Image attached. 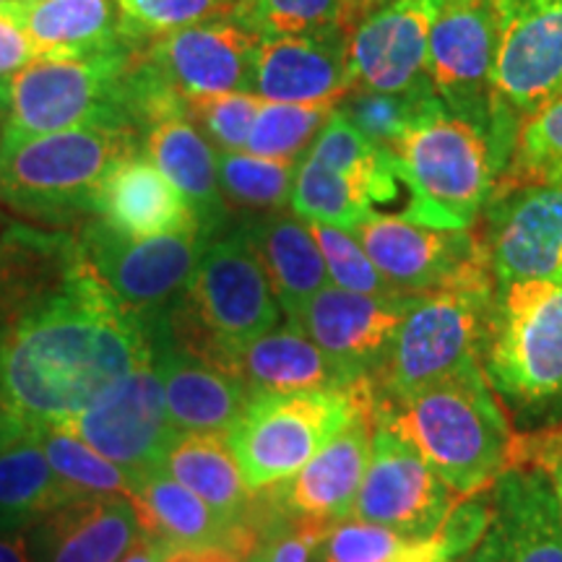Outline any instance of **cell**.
Masks as SVG:
<instances>
[{
  "instance_id": "obj_43",
  "label": "cell",
  "mask_w": 562,
  "mask_h": 562,
  "mask_svg": "<svg viewBox=\"0 0 562 562\" xmlns=\"http://www.w3.org/2000/svg\"><path fill=\"white\" fill-rule=\"evenodd\" d=\"M311 229L323 252L328 279H331L334 286L357 294H372V297H398V292L393 290L383 273L375 269V263L370 261V256L355 237V232L328 227V224H311ZM404 297H412V294H404Z\"/></svg>"
},
{
  "instance_id": "obj_23",
  "label": "cell",
  "mask_w": 562,
  "mask_h": 562,
  "mask_svg": "<svg viewBox=\"0 0 562 562\" xmlns=\"http://www.w3.org/2000/svg\"><path fill=\"white\" fill-rule=\"evenodd\" d=\"M372 435L375 417L360 412L297 474L273 484V508L313 521H347L368 472Z\"/></svg>"
},
{
  "instance_id": "obj_47",
  "label": "cell",
  "mask_w": 562,
  "mask_h": 562,
  "mask_svg": "<svg viewBox=\"0 0 562 562\" xmlns=\"http://www.w3.org/2000/svg\"><path fill=\"white\" fill-rule=\"evenodd\" d=\"M492 521V501L487 490L476 492V495L461 497L459 503H453V508L448 510L446 521H442L438 539L446 550L448 562L456 558H463L482 542V537L487 533Z\"/></svg>"
},
{
  "instance_id": "obj_11",
  "label": "cell",
  "mask_w": 562,
  "mask_h": 562,
  "mask_svg": "<svg viewBox=\"0 0 562 562\" xmlns=\"http://www.w3.org/2000/svg\"><path fill=\"white\" fill-rule=\"evenodd\" d=\"M76 237L110 292L149 326L178 305L209 243L199 229L128 237L100 220L83 222Z\"/></svg>"
},
{
  "instance_id": "obj_20",
  "label": "cell",
  "mask_w": 562,
  "mask_h": 562,
  "mask_svg": "<svg viewBox=\"0 0 562 562\" xmlns=\"http://www.w3.org/2000/svg\"><path fill=\"white\" fill-rule=\"evenodd\" d=\"M83 258L76 232L5 224L0 232V349L63 290Z\"/></svg>"
},
{
  "instance_id": "obj_6",
  "label": "cell",
  "mask_w": 562,
  "mask_h": 562,
  "mask_svg": "<svg viewBox=\"0 0 562 562\" xmlns=\"http://www.w3.org/2000/svg\"><path fill=\"white\" fill-rule=\"evenodd\" d=\"M391 154L409 191L404 216L435 229H472L501 172L487 131L448 110L440 97Z\"/></svg>"
},
{
  "instance_id": "obj_24",
  "label": "cell",
  "mask_w": 562,
  "mask_h": 562,
  "mask_svg": "<svg viewBox=\"0 0 562 562\" xmlns=\"http://www.w3.org/2000/svg\"><path fill=\"white\" fill-rule=\"evenodd\" d=\"M140 516L125 495H89L26 526L32 562H121L138 542Z\"/></svg>"
},
{
  "instance_id": "obj_12",
  "label": "cell",
  "mask_w": 562,
  "mask_h": 562,
  "mask_svg": "<svg viewBox=\"0 0 562 562\" xmlns=\"http://www.w3.org/2000/svg\"><path fill=\"white\" fill-rule=\"evenodd\" d=\"M456 492L402 435L375 425L368 472L351 518L412 539L438 537Z\"/></svg>"
},
{
  "instance_id": "obj_31",
  "label": "cell",
  "mask_w": 562,
  "mask_h": 562,
  "mask_svg": "<svg viewBox=\"0 0 562 562\" xmlns=\"http://www.w3.org/2000/svg\"><path fill=\"white\" fill-rule=\"evenodd\" d=\"M243 229L256 256L261 258L286 321L294 318L307 300L331 284L311 224L302 222L300 216L286 211L258 214L245 220Z\"/></svg>"
},
{
  "instance_id": "obj_46",
  "label": "cell",
  "mask_w": 562,
  "mask_h": 562,
  "mask_svg": "<svg viewBox=\"0 0 562 562\" xmlns=\"http://www.w3.org/2000/svg\"><path fill=\"white\" fill-rule=\"evenodd\" d=\"M292 524L281 526L277 531L261 529L266 533H258V544L248 562H311V554L318 550L328 531H331V521H313V518H297L290 516Z\"/></svg>"
},
{
  "instance_id": "obj_15",
  "label": "cell",
  "mask_w": 562,
  "mask_h": 562,
  "mask_svg": "<svg viewBox=\"0 0 562 562\" xmlns=\"http://www.w3.org/2000/svg\"><path fill=\"white\" fill-rule=\"evenodd\" d=\"M492 60L495 0H442L430 32L427 76L440 102L487 131V136L492 125Z\"/></svg>"
},
{
  "instance_id": "obj_56",
  "label": "cell",
  "mask_w": 562,
  "mask_h": 562,
  "mask_svg": "<svg viewBox=\"0 0 562 562\" xmlns=\"http://www.w3.org/2000/svg\"><path fill=\"white\" fill-rule=\"evenodd\" d=\"M3 224H5V216H3V211H0V232H3L5 227H3Z\"/></svg>"
},
{
  "instance_id": "obj_39",
  "label": "cell",
  "mask_w": 562,
  "mask_h": 562,
  "mask_svg": "<svg viewBox=\"0 0 562 562\" xmlns=\"http://www.w3.org/2000/svg\"><path fill=\"white\" fill-rule=\"evenodd\" d=\"M438 100L435 89L404 91V94H391V91H370L351 89L344 100L336 104L347 121L355 125L362 136L372 144L393 149L402 140L406 131L419 121V115Z\"/></svg>"
},
{
  "instance_id": "obj_2",
  "label": "cell",
  "mask_w": 562,
  "mask_h": 562,
  "mask_svg": "<svg viewBox=\"0 0 562 562\" xmlns=\"http://www.w3.org/2000/svg\"><path fill=\"white\" fill-rule=\"evenodd\" d=\"M402 435L459 497L476 495L508 469L513 435L482 368L467 370L372 412Z\"/></svg>"
},
{
  "instance_id": "obj_3",
  "label": "cell",
  "mask_w": 562,
  "mask_h": 562,
  "mask_svg": "<svg viewBox=\"0 0 562 562\" xmlns=\"http://www.w3.org/2000/svg\"><path fill=\"white\" fill-rule=\"evenodd\" d=\"M495 286L484 250L438 290L419 294L398 328L389 360L372 378L375 406L402 402L435 383L482 368Z\"/></svg>"
},
{
  "instance_id": "obj_53",
  "label": "cell",
  "mask_w": 562,
  "mask_h": 562,
  "mask_svg": "<svg viewBox=\"0 0 562 562\" xmlns=\"http://www.w3.org/2000/svg\"><path fill=\"white\" fill-rule=\"evenodd\" d=\"M24 425L26 422H21L9 406L0 402V451H3V448L9 446L21 430H24Z\"/></svg>"
},
{
  "instance_id": "obj_4",
  "label": "cell",
  "mask_w": 562,
  "mask_h": 562,
  "mask_svg": "<svg viewBox=\"0 0 562 562\" xmlns=\"http://www.w3.org/2000/svg\"><path fill=\"white\" fill-rule=\"evenodd\" d=\"M136 151H144V140L110 128L3 136L0 203L40 227H81L94 220L102 180Z\"/></svg>"
},
{
  "instance_id": "obj_13",
  "label": "cell",
  "mask_w": 562,
  "mask_h": 562,
  "mask_svg": "<svg viewBox=\"0 0 562 562\" xmlns=\"http://www.w3.org/2000/svg\"><path fill=\"white\" fill-rule=\"evenodd\" d=\"M58 430L87 442L91 451L140 476L161 469L178 430L167 417L165 396L154 364L133 370L115 389Z\"/></svg>"
},
{
  "instance_id": "obj_38",
  "label": "cell",
  "mask_w": 562,
  "mask_h": 562,
  "mask_svg": "<svg viewBox=\"0 0 562 562\" xmlns=\"http://www.w3.org/2000/svg\"><path fill=\"white\" fill-rule=\"evenodd\" d=\"M232 21L258 42L347 30V0H237Z\"/></svg>"
},
{
  "instance_id": "obj_44",
  "label": "cell",
  "mask_w": 562,
  "mask_h": 562,
  "mask_svg": "<svg viewBox=\"0 0 562 562\" xmlns=\"http://www.w3.org/2000/svg\"><path fill=\"white\" fill-rule=\"evenodd\" d=\"M261 104L263 100L252 91L193 97L186 100V117L216 151H245Z\"/></svg>"
},
{
  "instance_id": "obj_10",
  "label": "cell",
  "mask_w": 562,
  "mask_h": 562,
  "mask_svg": "<svg viewBox=\"0 0 562 562\" xmlns=\"http://www.w3.org/2000/svg\"><path fill=\"white\" fill-rule=\"evenodd\" d=\"M562 94V0H495L492 125L501 170L518 131Z\"/></svg>"
},
{
  "instance_id": "obj_33",
  "label": "cell",
  "mask_w": 562,
  "mask_h": 562,
  "mask_svg": "<svg viewBox=\"0 0 562 562\" xmlns=\"http://www.w3.org/2000/svg\"><path fill=\"white\" fill-rule=\"evenodd\" d=\"M89 497L47 461L37 425H24L0 451V526H32L63 505Z\"/></svg>"
},
{
  "instance_id": "obj_32",
  "label": "cell",
  "mask_w": 562,
  "mask_h": 562,
  "mask_svg": "<svg viewBox=\"0 0 562 562\" xmlns=\"http://www.w3.org/2000/svg\"><path fill=\"white\" fill-rule=\"evenodd\" d=\"M161 472L201 497L224 521L252 526L256 501L243 480L227 432H178L161 459Z\"/></svg>"
},
{
  "instance_id": "obj_16",
  "label": "cell",
  "mask_w": 562,
  "mask_h": 562,
  "mask_svg": "<svg viewBox=\"0 0 562 562\" xmlns=\"http://www.w3.org/2000/svg\"><path fill=\"white\" fill-rule=\"evenodd\" d=\"M417 297H372L328 284L290 321L300 323L351 383H372Z\"/></svg>"
},
{
  "instance_id": "obj_1",
  "label": "cell",
  "mask_w": 562,
  "mask_h": 562,
  "mask_svg": "<svg viewBox=\"0 0 562 562\" xmlns=\"http://www.w3.org/2000/svg\"><path fill=\"white\" fill-rule=\"evenodd\" d=\"M151 326L104 284L89 258L0 349V402L26 425L60 427L133 370L151 364Z\"/></svg>"
},
{
  "instance_id": "obj_28",
  "label": "cell",
  "mask_w": 562,
  "mask_h": 562,
  "mask_svg": "<svg viewBox=\"0 0 562 562\" xmlns=\"http://www.w3.org/2000/svg\"><path fill=\"white\" fill-rule=\"evenodd\" d=\"M229 375H235L250 396L341 391L357 385L294 321L271 328L269 334L237 349L229 360Z\"/></svg>"
},
{
  "instance_id": "obj_18",
  "label": "cell",
  "mask_w": 562,
  "mask_h": 562,
  "mask_svg": "<svg viewBox=\"0 0 562 562\" xmlns=\"http://www.w3.org/2000/svg\"><path fill=\"white\" fill-rule=\"evenodd\" d=\"M258 40L232 16L144 42V55L182 100L252 91Z\"/></svg>"
},
{
  "instance_id": "obj_45",
  "label": "cell",
  "mask_w": 562,
  "mask_h": 562,
  "mask_svg": "<svg viewBox=\"0 0 562 562\" xmlns=\"http://www.w3.org/2000/svg\"><path fill=\"white\" fill-rule=\"evenodd\" d=\"M237 0H117L125 34L149 42L186 26L232 16Z\"/></svg>"
},
{
  "instance_id": "obj_36",
  "label": "cell",
  "mask_w": 562,
  "mask_h": 562,
  "mask_svg": "<svg viewBox=\"0 0 562 562\" xmlns=\"http://www.w3.org/2000/svg\"><path fill=\"white\" fill-rule=\"evenodd\" d=\"M300 159H269L250 151H216L220 188L229 209L273 214L290 206Z\"/></svg>"
},
{
  "instance_id": "obj_37",
  "label": "cell",
  "mask_w": 562,
  "mask_h": 562,
  "mask_svg": "<svg viewBox=\"0 0 562 562\" xmlns=\"http://www.w3.org/2000/svg\"><path fill=\"white\" fill-rule=\"evenodd\" d=\"M321 562H448L440 539H412L383 526L339 521L318 544Z\"/></svg>"
},
{
  "instance_id": "obj_50",
  "label": "cell",
  "mask_w": 562,
  "mask_h": 562,
  "mask_svg": "<svg viewBox=\"0 0 562 562\" xmlns=\"http://www.w3.org/2000/svg\"><path fill=\"white\" fill-rule=\"evenodd\" d=\"M161 562H248V558L224 547H182V550H167Z\"/></svg>"
},
{
  "instance_id": "obj_49",
  "label": "cell",
  "mask_w": 562,
  "mask_h": 562,
  "mask_svg": "<svg viewBox=\"0 0 562 562\" xmlns=\"http://www.w3.org/2000/svg\"><path fill=\"white\" fill-rule=\"evenodd\" d=\"M34 58L37 53H34L30 37L5 13H0V79H13Z\"/></svg>"
},
{
  "instance_id": "obj_26",
  "label": "cell",
  "mask_w": 562,
  "mask_h": 562,
  "mask_svg": "<svg viewBox=\"0 0 562 562\" xmlns=\"http://www.w3.org/2000/svg\"><path fill=\"white\" fill-rule=\"evenodd\" d=\"M133 503L138 508L144 537L165 552L182 547H224L250 558L258 544V531L252 526L224 521L220 513L211 510L201 497L161 469L136 476Z\"/></svg>"
},
{
  "instance_id": "obj_17",
  "label": "cell",
  "mask_w": 562,
  "mask_h": 562,
  "mask_svg": "<svg viewBox=\"0 0 562 562\" xmlns=\"http://www.w3.org/2000/svg\"><path fill=\"white\" fill-rule=\"evenodd\" d=\"M442 0H389L349 32V68L355 89H430L427 50Z\"/></svg>"
},
{
  "instance_id": "obj_19",
  "label": "cell",
  "mask_w": 562,
  "mask_h": 562,
  "mask_svg": "<svg viewBox=\"0 0 562 562\" xmlns=\"http://www.w3.org/2000/svg\"><path fill=\"white\" fill-rule=\"evenodd\" d=\"M355 237L398 294L438 290L484 252L472 229H435L404 214L381 211H372L355 229Z\"/></svg>"
},
{
  "instance_id": "obj_34",
  "label": "cell",
  "mask_w": 562,
  "mask_h": 562,
  "mask_svg": "<svg viewBox=\"0 0 562 562\" xmlns=\"http://www.w3.org/2000/svg\"><path fill=\"white\" fill-rule=\"evenodd\" d=\"M307 157L323 161L344 178L357 182L372 206L396 201L398 178L393 154L362 136L336 108L307 149Z\"/></svg>"
},
{
  "instance_id": "obj_51",
  "label": "cell",
  "mask_w": 562,
  "mask_h": 562,
  "mask_svg": "<svg viewBox=\"0 0 562 562\" xmlns=\"http://www.w3.org/2000/svg\"><path fill=\"white\" fill-rule=\"evenodd\" d=\"M0 562H32L24 526H0Z\"/></svg>"
},
{
  "instance_id": "obj_27",
  "label": "cell",
  "mask_w": 562,
  "mask_h": 562,
  "mask_svg": "<svg viewBox=\"0 0 562 562\" xmlns=\"http://www.w3.org/2000/svg\"><path fill=\"white\" fill-rule=\"evenodd\" d=\"M94 220L128 237H159L199 229L188 201L146 157V151L131 154L102 180L94 199Z\"/></svg>"
},
{
  "instance_id": "obj_40",
  "label": "cell",
  "mask_w": 562,
  "mask_h": 562,
  "mask_svg": "<svg viewBox=\"0 0 562 562\" xmlns=\"http://www.w3.org/2000/svg\"><path fill=\"white\" fill-rule=\"evenodd\" d=\"M336 104L266 102L258 110L245 151L269 159H302Z\"/></svg>"
},
{
  "instance_id": "obj_55",
  "label": "cell",
  "mask_w": 562,
  "mask_h": 562,
  "mask_svg": "<svg viewBox=\"0 0 562 562\" xmlns=\"http://www.w3.org/2000/svg\"><path fill=\"white\" fill-rule=\"evenodd\" d=\"M9 94H11V79H0V123L9 117Z\"/></svg>"
},
{
  "instance_id": "obj_8",
  "label": "cell",
  "mask_w": 562,
  "mask_h": 562,
  "mask_svg": "<svg viewBox=\"0 0 562 562\" xmlns=\"http://www.w3.org/2000/svg\"><path fill=\"white\" fill-rule=\"evenodd\" d=\"M144 42L97 55H37L11 79L3 136H45L70 128H131L125 74Z\"/></svg>"
},
{
  "instance_id": "obj_9",
  "label": "cell",
  "mask_w": 562,
  "mask_h": 562,
  "mask_svg": "<svg viewBox=\"0 0 562 562\" xmlns=\"http://www.w3.org/2000/svg\"><path fill=\"white\" fill-rule=\"evenodd\" d=\"M360 412H375L370 381L341 391L250 396L227 432L245 484L258 492L290 480Z\"/></svg>"
},
{
  "instance_id": "obj_29",
  "label": "cell",
  "mask_w": 562,
  "mask_h": 562,
  "mask_svg": "<svg viewBox=\"0 0 562 562\" xmlns=\"http://www.w3.org/2000/svg\"><path fill=\"white\" fill-rule=\"evenodd\" d=\"M37 55H97L131 45L117 0H11L0 5Z\"/></svg>"
},
{
  "instance_id": "obj_21",
  "label": "cell",
  "mask_w": 562,
  "mask_h": 562,
  "mask_svg": "<svg viewBox=\"0 0 562 562\" xmlns=\"http://www.w3.org/2000/svg\"><path fill=\"white\" fill-rule=\"evenodd\" d=\"M490 501V529L469 562H562V513L542 469H505Z\"/></svg>"
},
{
  "instance_id": "obj_57",
  "label": "cell",
  "mask_w": 562,
  "mask_h": 562,
  "mask_svg": "<svg viewBox=\"0 0 562 562\" xmlns=\"http://www.w3.org/2000/svg\"><path fill=\"white\" fill-rule=\"evenodd\" d=\"M3 3H11V0H0V5H3Z\"/></svg>"
},
{
  "instance_id": "obj_7",
  "label": "cell",
  "mask_w": 562,
  "mask_h": 562,
  "mask_svg": "<svg viewBox=\"0 0 562 562\" xmlns=\"http://www.w3.org/2000/svg\"><path fill=\"white\" fill-rule=\"evenodd\" d=\"M482 370L518 419H562V279L495 286Z\"/></svg>"
},
{
  "instance_id": "obj_30",
  "label": "cell",
  "mask_w": 562,
  "mask_h": 562,
  "mask_svg": "<svg viewBox=\"0 0 562 562\" xmlns=\"http://www.w3.org/2000/svg\"><path fill=\"white\" fill-rule=\"evenodd\" d=\"M144 151L182 193L206 240L229 227V206L220 188L216 149L188 117H167L144 136Z\"/></svg>"
},
{
  "instance_id": "obj_5",
  "label": "cell",
  "mask_w": 562,
  "mask_h": 562,
  "mask_svg": "<svg viewBox=\"0 0 562 562\" xmlns=\"http://www.w3.org/2000/svg\"><path fill=\"white\" fill-rule=\"evenodd\" d=\"M281 323V307L243 224L206 243L178 305L161 321L175 347L229 372L245 344Z\"/></svg>"
},
{
  "instance_id": "obj_41",
  "label": "cell",
  "mask_w": 562,
  "mask_h": 562,
  "mask_svg": "<svg viewBox=\"0 0 562 562\" xmlns=\"http://www.w3.org/2000/svg\"><path fill=\"white\" fill-rule=\"evenodd\" d=\"M40 440L50 467L68 484L87 492V495H125L133 501L136 476L91 451L87 442L76 440L74 435L63 432L58 427H40Z\"/></svg>"
},
{
  "instance_id": "obj_35",
  "label": "cell",
  "mask_w": 562,
  "mask_h": 562,
  "mask_svg": "<svg viewBox=\"0 0 562 562\" xmlns=\"http://www.w3.org/2000/svg\"><path fill=\"white\" fill-rule=\"evenodd\" d=\"M290 209L302 222L355 232L372 214V201L357 182L305 154L294 175Z\"/></svg>"
},
{
  "instance_id": "obj_48",
  "label": "cell",
  "mask_w": 562,
  "mask_h": 562,
  "mask_svg": "<svg viewBox=\"0 0 562 562\" xmlns=\"http://www.w3.org/2000/svg\"><path fill=\"white\" fill-rule=\"evenodd\" d=\"M508 469H542L552 480L562 513V425L554 432H547L542 440H533L531 451H510Z\"/></svg>"
},
{
  "instance_id": "obj_54",
  "label": "cell",
  "mask_w": 562,
  "mask_h": 562,
  "mask_svg": "<svg viewBox=\"0 0 562 562\" xmlns=\"http://www.w3.org/2000/svg\"><path fill=\"white\" fill-rule=\"evenodd\" d=\"M389 3V0H347V24H349V32L351 26L357 24V21L368 16L370 11H375L378 5Z\"/></svg>"
},
{
  "instance_id": "obj_52",
  "label": "cell",
  "mask_w": 562,
  "mask_h": 562,
  "mask_svg": "<svg viewBox=\"0 0 562 562\" xmlns=\"http://www.w3.org/2000/svg\"><path fill=\"white\" fill-rule=\"evenodd\" d=\"M161 554H165V550H161L157 542H151L149 537L140 533L138 542L131 547L128 554H125L121 562H161Z\"/></svg>"
},
{
  "instance_id": "obj_22",
  "label": "cell",
  "mask_w": 562,
  "mask_h": 562,
  "mask_svg": "<svg viewBox=\"0 0 562 562\" xmlns=\"http://www.w3.org/2000/svg\"><path fill=\"white\" fill-rule=\"evenodd\" d=\"M351 89L347 30L258 42L252 94L261 100L339 104Z\"/></svg>"
},
{
  "instance_id": "obj_14",
  "label": "cell",
  "mask_w": 562,
  "mask_h": 562,
  "mask_svg": "<svg viewBox=\"0 0 562 562\" xmlns=\"http://www.w3.org/2000/svg\"><path fill=\"white\" fill-rule=\"evenodd\" d=\"M487 206L482 245L495 284L562 279V178L508 186Z\"/></svg>"
},
{
  "instance_id": "obj_25",
  "label": "cell",
  "mask_w": 562,
  "mask_h": 562,
  "mask_svg": "<svg viewBox=\"0 0 562 562\" xmlns=\"http://www.w3.org/2000/svg\"><path fill=\"white\" fill-rule=\"evenodd\" d=\"M161 321L151 323V364L172 427L178 432H229L250 402L248 389L229 372L175 347Z\"/></svg>"
},
{
  "instance_id": "obj_42",
  "label": "cell",
  "mask_w": 562,
  "mask_h": 562,
  "mask_svg": "<svg viewBox=\"0 0 562 562\" xmlns=\"http://www.w3.org/2000/svg\"><path fill=\"white\" fill-rule=\"evenodd\" d=\"M505 170L503 188L562 178V94L524 123Z\"/></svg>"
}]
</instances>
